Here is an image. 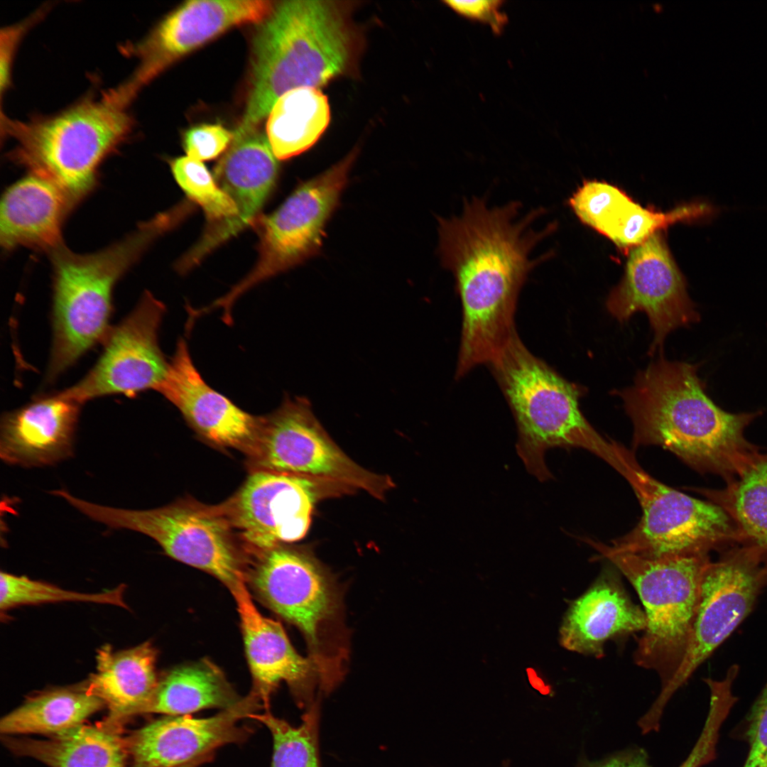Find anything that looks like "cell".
Returning <instances> with one entry per match:
<instances>
[{"label":"cell","mask_w":767,"mask_h":767,"mask_svg":"<svg viewBox=\"0 0 767 767\" xmlns=\"http://www.w3.org/2000/svg\"><path fill=\"white\" fill-rule=\"evenodd\" d=\"M205 761H207V760H198V761H194V762H192V763L181 766H178V767H197L202 763H204Z\"/></svg>","instance_id":"cell-40"},{"label":"cell","mask_w":767,"mask_h":767,"mask_svg":"<svg viewBox=\"0 0 767 767\" xmlns=\"http://www.w3.org/2000/svg\"><path fill=\"white\" fill-rule=\"evenodd\" d=\"M502 767H509L508 762V761L504 762V763L502 765Z\"/></svg>","instance_id":"cell-41"},{"label":"cell","mask_w":767,"mask_h":767,"mask_svg":"<svg viewBox=\"0 0 767 767\" xmlns=\"http://www.w3.org/2000/svg\"><path fill=\"white\" fill-rule=\"evenodd\" d=\"M241 620L246 654L254 679L255 693L268 709L271 694L285 681L300 707L315 702L317 671L309 658L300 656L291 645L281 624L262 615L241 581L230 590Z\"/></svg>","instance_id":"cell-20"},{"label":"cell","mask_w":767,"mask_h":767,"mask_svg":"<svg viewBox=\"0 0 767 767\" xmlns=\"http://www.w3.org/2000/svg\"><path fill=\"white\" fill-rule=\"evenodd\" d=\"M234 132L218 124H201L191 127L183 136L187 156L202 161L213 159L232 143Z\"/></svg>","instance_id":"cell-35"},{"label":"cell","mask_w":767,"mask_h":767,"mask_svg":"<svg viewBox=\"0 0 767 767\" xmlns=\"http://www.w3.org/2000/svg\"><path fill=\"white\" fill-rule=\"evenodd\" d=\"M521 204L489 207L484 198L464 200L459 216L438 217V252L455 279L462 307V327L455 376L489 364L516 332L519 292L529 273L546 259H530L534 247L552 232L531 225L543 210L518 218Z\"/></svg>","instance_id":"cell-1"},{"label":"cell","mask_w":767,"mask_h":767,"mask_svg":"<svg viewBox=\"0 0 767 767\" xmlns=\"http://www.w3.org/2000/svg\"><path fill=\"white\" fill-rule=\"evenodd\" d=\"M642 508L638 524L611 541L614 549L650 559L705 556L712 550L738 545L729 515L710 501H702L658 482L635 457L624 477Z\"/></svg>","instance_id":"cell-11"},{"label":"cell","mask_w":767,"mask_h":767,"mask_svg":"<svg viewBox=\"0 0 767 767\" xmlns=\"http://www.w3.org/2000/svg\"><path fill=\"white\" fill-rule=\"evenodd\" d=\"M722 489H694L732 520L738 545L753 548L767 573V452H759Z\"/></svg>","instance_id":"cell-28"},{"label":"cell","mask_w":767,"mask_h":767,"mask_svg":"<svg viewBox=\"0 0 767 767\" xmlns=\"http://www.w3.org/2000/svg\"><path fill=\"white\" fill-rule=\"evenodd\" d=\"M330 119L327 97L317 88L299 87L283 94L273 106L267 138L277 159L285 160L310 148Z\"/></svg>","instance_id":"cell-30"},{"label":"cell","mask_w":767,"mask_h":767,"mask_svg":"<svg viewBox=\"0 0 767 767\" xmlns=\"http://www.w3.org/2000/svg\"><path fill=\"white\" fill-rule=\"evenodd\" d=\"M240 700L222 672L205 660L177 668L158 680L141 713L187 715L207 708L226 709Z\"/></svg>","instance_id":"cell-29"},{"label":"cell","mask_w":767,"mask_h":767,"mask_svg":"<svg viewBox=\"0 0 767 767\" xmlns=\"http://www.w3.org/2000/svg\"><path fill=\"white\" fill-rule=\"evenodd\" d=\"M165 312L164 304L145 291L131 312L109 330L95 365L60 393L82 404L107 395L133 396L148 389L156 391L169 364L158 341Z\"/></svg>","instance_id":"cell-14"},{"label":"cell","mask_w":767,"mask_h":767,"mask_svg":"<svg viewBox=\"0 0 767 767\" xmlns=\"http://www.w3.org/2000/svg\"><path fill=\"white\" fill-rule=\"evenodd\" d=\"M156 391L211 445L236 449L245 454L252 446L261 416L248 413L209 386L195 367L182 337L177 342L165 377Z\"/></svg>","instance_id":"cell-19"},{"label":"cell","mask_w":767,"mask_h":767,"mask_svg":"<svg viewBox=\"0 0 767 767\" xmlns=\"http://www.w3.org/2000/svg\"><path fill=\"white\" fill-rule=\"evenodd\" d=\"M73 207L56 185L29 173L1 197V246L6 251L24 246L50 254L63 245L62 223Z\"/></svg>","instance_id":"cell-24"},{"label":"cell","mask_w":767,"mask_h":767,"mask_svg":"<svg viewBox=\"0 0 767 767\" xmlns=\"http://www.w3.org/2000/svg\"><path fill=\"white\" fill-rule=\"evenodd\" d=\"M442 3L462 16L487 24L495 34H500L508 22V17L501 9L504 1L447 0Z\"/></svg>","instance_id":"cell-36"},{"label":"cell","mask_w":767,"mask_h":767,"mask_svg":"<svg viewBox=\"0 0 767 767\" xmlns=\"http://www.w3.org/2000/svg\"><path fill=\"white\" fill-rule=\"evenodd\" d=\"M268 138L253 131L232 141L214 169L219 188L234 204L237 215L214 240L212 250L259 217L278 175V163Z\"/></svg>","instance_id":"cell-25"},{"label":"cell","mask_w":767,"mask_h":767,"mask_svg":"<svg viewBox=\"0 0 767 767\" xmlns=\"http://www.w3.org/2000/svg\"><path fill=\"white\" fill-rule=\"evenodd\" d=\"M569 205L581 222L627 251L672 224L709 221L720 212L706 201L656 212L643 207L617 187L600 181L584 182L570 198Z\"/></svg>","instance_id":"cell-21"},{"label":"cell","mask_w":767,"mask_h":767,"mask_svg":"<svg viewBox=\"0 0 767 767\" xmlns=\"http://www.w3.org/2000/svg\"><path fill=\"white\" fill-rule=\"evenodd\" d=\"M266 0H192L164 18L128 50L138 59L132 75L114 87L130 104L138 91L176 60L234 26L263 22L274 9Z\"/></svg>","instance_id":"cell-16"},{"label":"cell","mask_w":767,"mask_h":767,"mask_svg":"<svg viewBox=\"0 0 767 767\" xmlns=\"http://www.w3.org/2000/svg\"><path fill=\"white\" fill-rule=\"evenodd\" d=\"M147 249L136 232L107 248L79 254L64 245L50 254L53 270V341L48 381L104 341L110 328L117 281Z\"/></svg>","instance_id":"cell-7"},{"label":"cell","mask_w":767,"mask_h":767,"mask_svg":"<svg viewBox=\"0 0 767 767\" xmlns=\"http://www.w3.org/2000/svg\"><path fill=\"white\" fill-rule=\"evenodd\" d=\"M319 704L313 703L302 717V723L293 727L271 714L253 713L249 718L263 724L273 739L271 767H321L319 756Z\"/></svg>","instance_id":"cell-33"},{"label":"cell","mask_w":767,"mask_h":767,"mask_svg":"<svg viewBox=\"0 0 767 767\" xmlns=\"http://www.w3.org/2000/svg\"><path fill=\"white\" fill-rule=\"evenodd\" d=\"M646 625L645 612L631 601L616 573L606 570L570 604L560 641L569 651L602 658L607 640L643 631Z\"/></svg>","instance_id":"cell-23"},{"label":"cell","mask_w":767,"mask_h":767,"mask_svg":"<svg viewBox=\"0 0 767 767\" xmlns=\"http://www.w3.org/2000/svg\"><path fill=\"white\" fill-rule=\"evenodd\" d=\"M585 540V539H584ZM585 542L611 562L634 587L643 604L646 629L635 652L637 665L656 670L665 685L685 656L709 555L650 559Z\"/></svg>","instance_id":"cell-8"},{"label":"cell","mask_w":767,"mask_h":767,"mask_svg":"<svg viewBox=\"0 0 767 767\" xmlns=\"http://www.w3.org/2000/svg\"><path fill=\"white\" fill-rule=\"evenodd\" d=\"M629 252L624 276L610 293L606 307L620 322L636 312H646L654 335L650 352L654 353L670 332L697 322L700 315L663 231Z\"/></svg>","instance_id":"cell-17"},{"label":"cell","mask_w":767,"mask_h":767,"mask_svg":"<svg viewBox=\"0 0 767 767\" xmlns=\"http://www.w3.org/2000/svg\"><path fill=\"white\" fill-rule=\"evenodd\" d=\"M250 472L268 471L305 477L339 489H361L384 499L391 478L357 464L332 440L305 397H285L261 416L256 439L246 453Z\"/></svg>","instance_id":"cell-10"},{"label":"cell","mask_w":767,"mask_h":767,"mask_svg":"<svg viewBox=\"0 0 767 767\" xmlns=\"http://www.w3.org/2000/svg\"><path fill=\"white\" fill-rule=\"evenodd\" d=\"M357 153L320 175L300 184L280 207L258 217L259 259L251 272L210 308L222 309V319L231 320L235 301L249 288L317 254L327 221L338 205Z\"/></svg>","instance_id":"cell-12"},{"label":"cell","mask_w":767,"mask_h":767,"mask_svg":"<svg viewBox=\"0 0 767 767\" xmlns=\"http://www.w3.org/2000/svg\"><path fill=\"white\" fill-rule=\"evenodd\" d=\"M0 574L1 611L21 605L60 602H88L111 604L129 609L124 599L126 587L125 584H120L113 589L99 593H81L33 580L26 576H16L4 572H1Z\"/></svg>","instance_id":"cell-34"},{"label":"cell","mask_w":767,"mask_h":767,"mask_svg":"<svg viewBox=\"0 0 767 767\" xmlns=\"http://www.w3.org/2000/svg\"><path fill=\"white\" fill-rule=\"evenodd\" d=\"M251 557L245 581L271 609L302 632L320 689L330 692L343 675L347 656L335 581L310 554L285 544Z\"/></svg>","instance_id":"cell-6"},{"label":"cell","mask_w":767,"mask_h":767,"mask_svg":"<svg viewBox=\"0 0 767 767\" xmlns=\"http://www.w3.org/2000/svg\"><path fill=\"white\" fill-rule=\"evenodd\" d=\"M170 168L181 189L205 213L208 224L195 245L197 254L205 256L212 251L219 234L236 218V208L202 161L182 156L173 160Z\"/></svg>","instance_id":"cell-32"},{"label":"cell","mask_w":767,"mask_h":767,"mask_svg":"<svg viewBox=\"0 0 767 767\" xmlns=\"http://www.w3.org/2000/svg\"><path fill=\"white\" fill-rule=\"evenodd\" d=\"M697 369L660 358L616 393L633 425L634 447L659 445L697 472L727 482L760 452L744 430L761 412L723 410L707 395Z\"/></svg>","instance_id":"cell-2"},{"label":"cell","mask_w":767,"mask_h":767,"mask_svg":"<svg viewBox=\"0 0 767 767\" xmlns=\"http://www.w3.org/2000/svg\"><path fill=\"white\" fill-rule=\"evenodd\" d=\"M724 722L720 714L708 713L697 742L680 767H702L715 760L719 731Z\"/></svg>","instance_id":"cell-37"},{"label":"cell","mask_w":767,"mask_h":767,"mask_svg":"<svg viewBox=\"0 0 767 767\" xmlns=\"http://www.w3.org/2000/svg\"><path fill=\"white\" fill-rule=\"evenodd\" d=\"M331 489L339 488L297 475L253 471L222 506L246 552L254 554L302 539L316 502Z\"/></svg>","instance_id":"cell-15"},{"label":"cell","mask_w":767,"mask_h":767,"mask_svg":"<svg viewBox=\"0 0 767 767\" xmlns=\"http://www.w3.org/2000/svg\"><path fill=\"white\" fill-rule=\"evenodd\" d=\"M127 107L104 92L50 116L19 121L1 115V133L16 142L11 158L53 183L75 206L95 186L102 161L131 134Z\"/></svg>","instance_id":"cell-5"},{"label":"cell","mask_w":767,"mask_h":767,"mask_svg":"<svg viewBox=\"0 0 767 767\" xmlns=\"http://www.w3.org/2000/svg\"><path fill=\"white\" fill-rule=\"evenodd\" d=\"M45 10H40L21 23L1 28L0 33V68L1 97L11 82V67L15 51L28 28L41 16Z\"/></svg>","instance_id":"cell-38"},{"label":"cell","mask_w":767,"mask_h":767,"mask_svg":"<svg viewBox=\"0 0 767 767\" xmlns=\"http://www.w3.org/2000/svg\"><path fill=\"white\" fill-rule=\"evenodd\" d=\"M348 8L320 0L275 5L254 39L251 91L234 139L253 131L285 92L317 88L352 69L360 40Z\"/></svg>","instance_id":"cell-3"},{"label":"cell","mask_w":767,"mask_h":767,"mask_svg":"<svg viewBox=\"0 0 767 767\" xmlns=\"http://www.w3.org/2000/svg\"><path fill=\"white\" fill-rule=\"evenodd\" d=\"M81 405L58 393L6 413L1 421V459L31 467L70 457Z\"/></svg>","instance_id":"cell-22"},{"label":"cell","mask_w":767,"mask_h":767,"mask_svg":"<svg viewBox=\"0 0 767 767\" xmlns=\"http://www.w3.org/2000/svg\"><path fill=\"white\" fill-rule=\"evenodd\" d=\"M517 425V452L540 482L553 478L548 449L580 447L598 456L624 477L629 451L601 436L579 407L584 393L534 356L516 331L489 364Z\"/></svg>","instance_id":"cell-4"},{"label":"cell","mask_w":767,"mask_h":767,"mask_svg":"<svg viewBox=\"0 0 767 767\" xmlns=\"http://www.w3.org/2000/svg\"><path fill=\"white\" fill-rule=\"evenodd\" d=\"M253 692L234 706L206 718L190 714L166 716L134 732L126 741L136 767H178L198 760L209 761L212 752L239 743L249 730L239 722L261 708Z\"/></svg>","instance_id":"cell-18"},{"label":"cell","mask_w":767,"mask_h":767,"mask_svg":"<svg viewBox=\"0 0 767 767\" xmlns=\"http://www.w3.org/2000/svg\"><path fill=\"white\" fill-rule=\"evenodd\" d=\"M60 496L110 528L148 535L167 555L213 575L229 590L245 581V549L222 504L208 506L186 499L153 509L129 510L91 503L67 491Z\"/></svg>","instance_id":"cell-9"},{"label":"cell","mask_w":767,"mask_h":767,"mask_svg":"<svg viewBox=\"0 0 767 767\" xmlns=\"http://www.w3.org/2000/svg\"><path fill=\"white\" fill-rule=\"evenodd\" d=\"M18 756L33 758L50 767H126V741L114 724H84L48 736L46 739L4 737Z\"/></svg>","instance_id":"cell-27"},{"label":"cell","mask_w":767,"mask_h":767,"mask_svg":"<svg viewBox=\"0 0 767 767\" xmlns=\"http://www.w3.org/2000/svg\"><path fill=\"white\" fill-rule=\"evenodd\" d=\"M105 703L84 687L55 688L40 692L13 709L0 721L6 736L39 734L53 735L84 724Z\"/></svg>","instance_id":"cell-31"},{"label":"cell","mask_w":767,"mask_h":767,"mask_svg":"<svg viewBox=\"0 0 767 767\" xmlns=\"http://www.w3.org/2000/svg\"><path fill=\"white\" fill-rule=\"evenodd\" d=\"M767 585L757 551L736 545L717 561L707 563L701 580L699 603L683 659L663 687L646 720L658 724L673 695L682 687L751 611Z\"/></svg>","instance_id":"cell-13"},{"label":"cell","mask_w":767,"mask_h":767,"mask_svg":"<svg viewBox=\"0 0 767 767\" xmlns=\"http://www.w3.org/2000/svg\"><path fill=\"white\" fill-rule=\"evenodd\" d=\"M581 767H650L648 757L642 750H629L601 761L583 762Z\"/></svg>","instance_id":"cell-39"},{"label":"cell","mask_w":767,"mask_h":767,"mask_svg":"<svg viewBox=\"0 0 767 767\" xmlns=\"http://www.w3.org/2000/svg\"><path fill=\"white\" fill-rule=\"evenodd\" d=\"M156 658L157 651L148 641L118 651L109 644L97 649V670L85 687L108 707L107 722L142 712L158 682Z\"/></svg>","instance_id":"cell-26"}]
</instances>
